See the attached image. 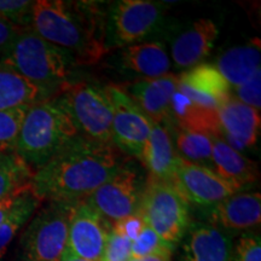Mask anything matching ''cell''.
<instances>
[{
	"instance_id": "6da1fadb",
	"label": "cell",
	"mask_w": 261,
	"mask_h": 261,
	"mask_svg": "<svg viewBox=\"0 0 261 261\" xmlns=\"http://www.w3.org/2000/svg\"><path fill=\"white\" fill-rule=\"evenodd\" d=\"M122 166L113 144L76 136L34 172L31 188L41 202H80Z\"/></svg>"
},
{
	"instance_id": "7a4b0ae2",
	"label": "cell",
	"mask_w": 261,
	"mask_h": 261,
	"mask_svg": "<svg viewBox=\"0 0 261 261\" xmlns=\"http://www.w3.org/2000/svg\"><path fill=\"white\" fill-rule=\"evenodd\" d=\"M102 3L38 0L31 29L55 46L67 51L76 64H96L109 51L107 17Z\"/></svg>"
},
{
	"instance_id": "3957f363",
	"label": "cell",
	"mask_w": 261,
	"mask_h": 261,
	"mask_svg": "<svg viewBox=\"0 0 261 261\" xmlns=\"http://www.w3.org/2000/svg\"><path fill=\"white\" fill-rule=\"evenodd\" d=\"M76 136L79 132L69 114L56 97H52L29 107L15 152L35 172Z\"/></svg>"
},
{
	"instance_id": "277c9868",
	"label": "cell",
	"mask_w": 261,
	"mask_h": 261,
	"mask_svg": "<svg viewBox=\"0 0 261 261\" xmlns=\"http://www.w3.org/2000/svg\"><path fill=\"white\" fill-rule=\"evenodd\" d=\"M2 62L40 89L47 98L57 96L70 84L76 65L67 51L39 37L31 28L21 32Z\"/></svg>"
},
{
	"instance_id": "5b68a950",
	"label": "cell",
	"mask_w": 261,
	"mask_h": 261,
	"mask_svg": "<svg viewBox=\"0 0 261 261\" xmlns=\"http://www.w3.org/2000/svg\"><path fill=\"white\" fill-rule=\"evenodd\" d=\"M75 203L46 202L22 233L16 261H60L67 250L68 226Z\"/></svg>"
},
{
	"instance_id": "8992f818",
	"label": "cell",
	"mask_w": 261,
	"mask_h": 261,
	"mask_svg": "<svg viewBox=\"0 0 261 261\" xmlns=\"http://www.w3.org/2000/svg\"><path fill=\"white\" fill-rule=\"evenodd\" d=\"M55 97L69 114L80 136L112 144L113 106L106 87L85 81L70 83Z\"/></svg>"
},
{
	"instance_id": "52a82bcc",
	"label": "cell",
	"mask_w": 261,
	"mask_h": 261,
	"mask_svg": "<svg viewBox=\"0 0 261 261\" xmlns=\"http://www.w3.org/2000/svg\"><path fill=\"white\" fill-rule=\"evenodd\" d=\"M138 213L145 224L173 249L190 226L189 203L167 181L148 179L143 189Z\"/></svg>"
},
{
	"instance_id": "ba28073f",
	"label": "cell",
	"mask_w": 261,
	"mask_h": 261,
	"mask_svg": "<svg viewBox=\"0 0 261 261\" xmlns=\"http://www.w3.org/2000/svg\"><path fill=\"white\" fill-rule=\"evenodd\" d=\"M167 5L151 0H121L109 5L108 48L126 47L144 41L163 27Z\"/></svg>"
},
{
	"instance_id": "9c48e42d",
	"label": "cell",
	"mask_w": 261,
	"mask_h": 261,
	"mask_svg": "<svg viewBox=\"0 0 261 261\" xmlns=\"http://www.w3.org/2000/svg\"><path fill=\"white\" fill-rule=\"evenodd\" d=\"M143 189L144 184L137 168L122 163L119 171L85 201L113 226L138 213Z\"/></svg>"
},
{
	"instance_id": "30bf717a",
	"label": "cell",
	"mask_w": 261,
	"mask_h": 261,
	"mask_svg": "<svg viewBox=\"0 0 261 261\" xmlns=\"http://www.w3.org/2000/svg\"><path fill=\"white\" fill-rule=\"evenodd\" d=\"M113 106L112 144L130 156L140 159L150 135V120L121 87H106Z\"/></svg>"
},
{
	"instance_id": "8fae6325",
	"label": "cell",
	"mask_w": 261,
	"mask_h": 261,
	"mask_svg": "<svg viewBox=\"0 0 261 261\" xmlns=\"http://www.w3.org/2000/svg\"><path fill=\"white\" fill-rule=\"evenodd\" d=\"M172 185L188 203L212 207L241 189L225 180L211 167L179 160Z\"/></svg>"
},
{
	"instance_id": "7c38bea8",
	"label": "cell",
	"mask_w": 261,
	"mask_h": 261,
	"mask_svg": "<svg viewBox=\"0 0 261 261\" xmlns=\"http://www.w3.org/2000/svg\"><path fill=\"white\" fill-rule=\"evenodd\" d=\"M112 228L86 201L76 202L68 226L67 250L83 259L102 261L107 238Z\"/></svg>"
},
{
	"instance_id": "4fadbf2b",
	"label": "cell",
	"mask_w": 261,
	"mask_h": 261,
	"mask_svg": "<svg viewBox=\"0 0 261 261\" xmlns=\"http://www.w3.org/2000/svg\"><path fill=\"white\" fill-rule=\"evenodd\" d=\"M179 85L178 74H167L156 79H140L130 84L125 92L150 121L172 127V99Z\"/></svg>"
},
{
	"instance_id": "5bb4252c",
	"label": "cell",
	"mask_w": 261,
	"mask_h": 261,
	"mask_svg": "<svg viewBox=\"0 0 261 261\" xmlns=\"http://www.w3.org/2000/svg\"><path fill=\"white\" fill-rule=\"evenodd\" d=\"M219 27L211 18H198L174 35L171 62L177 69L188 70L203 63L213 51Z\"/></svg>"
},
{
	"instance_id": "9a60e30c",
	"label": "cell",
	"mask_w": 261,
	"mask_h": 261,
	"mask_svg": "<svg viewBox=\"0 0 261 261\" xmlns=\"http://www.w3.org/2000/svg\"><path fill=\"white\" fill-rule=\"evenodd\" d=\"M217 112L220 137L234 150L242 152L259 142L260 112L231 96L218 107Z\"/></svg>"
},
{
	"instance_id": "2e32d148",
	"label": "cell",
	"mask_w": 261,
	"mask_h": 261,
	"mask_svg": "<svg viewBox=\"0 0 261 261\" xmlns=\"http://www.w3.org/2000/svg\"><path fill=\"white\" fill-rule=\"evenodd\" d=\"M179 261H232V240L210 223H194L181 238Z\"/></svg>"
},
{
	"instance_id": "e0dca14e",
	"label": "cell",
	"mask_w": 261,
	"mask_h": 261,
	"mask_svg": "<svg viewBox=\"0 0 261 261\" xmlns=\"http://www.w3.org/2000/svg\"><path fill=\"white\" fill-rule=\"evenodd\" d=\"M212 225L234 232H249L261 223L260 192H237L212 205L210 212Z\"/></svg>"
},
{
	"instance_id": "ac0fdd59",
	"label": "cell",
	"mask_w": 261,
	"mask_h": 261,
	"mask_svg": "<svg viewBox=\"0 0 261 261\" xmlns=\"http://www.w3.org/2000/svg\"><path fill=\"white\" fill-rule=\"evenodd\" d=\"M178 90L192 102L218 109L231 96V86L213 64L201 63L179 74Z\"/></svg>"
},
{
	"instance_id": "d6986e66",
	"label": "cell",
	"mask_w": 261,
	"mask_h": 261,
	"mask_svg": "<svg viewBox=\"0 0 261 261\" xmlns=\"http://www.w3.org/2000/svg\"><path fill=\"white\" fill-rule=\"evenodd\" d=\"M140 160L150 173L149 178L172 184L180 158L175 151L171 132L165 126L150 121V135Z\"/></svg>"
},
{
	"instance_id": "ffe728a7",
	"label": "cell",
	"mask_w": 261,
	"mask_h": 261,
	"mask_svg": "<svg viewBox=\"0 0 261 261\" xmlns=\"http://www.w3.org/2000/svg\"><path fill=\"white\" fill-rule=\"evenodd\" d=\"M120 64L123 69L143 76V79H156L169 74L172 68L171 57L161 41H142L122 48Z\"/></svg>"
},
{
	"instance_id": "44dd1931",
	"label": "cell",
	"mask_w": 261,
	"mask_h": 261,
	"mask_svg": "<svg viewBox=\"0 0 261 261\" xmlns=\"http://www.w3.org/2000/svg\"><path fill=\"white\" fill-rule=\"evenodd\" d=\"M231 87L240 86L261 73L260 40L253 39L224 51L213 64Z\"/></svg>"
},
{
	"instance_id": "7402d4cb",
	"label": "cell",
	"mask_w": 261,
	"mask_h": 261,
	"mask_svg": "<svg viewBox=\"0 0 261 261\" xmlns=\"http://www.w3.org/2000/svg\"><path fill=\"white\" fill-rule=\"evenodd\" d=\"M212 166V169L221 178L232 182L241 190L259 180L256 163L234 150L220 137H213Z\"/></svg>"
},
{
	"instance_id": "603a6c76",
	"label": "cell",
	"mask_w": 261,
	"mask_h": 261,
	"mask_svg": "<svg viewBox=\"0 0 261 261\" xmlns=\"http://www.w3.org/2000/svg\"><path fill=\"white\" fill-rule=\"evenodd\" d=\"M171 110L172 126L197 130L212 137H220L218 109L192 102L184 93L177 90L173 96Z\"/></svg>"
},
{
	"instance_id": "cb8c5ba5",
	"label": "cell",
	"mask_w": 261,
	"mask_h": 261,
	"mask_svg": "<svg viewBox=\"0 0 261 261\" xmlns=\"http://www.w3.org/2000/svg\"><path fill=\"white\" fill-rule=\"evenodd\" d=\"M45 99L50 98L10 65L0 62V112L33 106Z\"/></svg>"
},
{
	"instance_id": "d4e9b609",
	"label": "cell",
	"mask_w": 261,
	"mask_h": 261,
	"mask_svg": "<svg viewBox=\"0 0 261 261\" xmlns=\"http://www.w3.org/2000/svg\"><path fill=\"white\" fill-rule=\"evenodd\" d=\"M173 133V144L179 158L185 161L210 167L212 165L213 137L181 127L172 126L168 129Z\"/></svg>"
},
{
	"instance_id": "484cf974",
	"label": "cell",
	"mask_w": 261,
	"mask_h": 261,
	"mask_svg": "<svg viewBox=\"0 0 261 261\" xmlns=\"http://www.w3.org/2000/svg\"><path fill=\"white\" fill-rule=\"evenodd\" d=\"M34 172L16 152L0 155V201L31 189Z\"/></svg>"
},
{
	"instance_id": "4316f807",
	"label": "cell",
	"mask_w": 261,
	"mask_h": 261,
	"mask_svg": "<svg viewBox=\"0 0 261 261\" xmlns=\"http://www.w3.org/2000/svg\"><path fill=\"white\" fill-rule=\"evenodd\" d=\"M41 201L33 194L32 188L24 191L18 203L12 210L6 219L0 224V260L5 255L6 250L18 231L28 223L29 219L40 207Z\"/></svg>"
},
{
	"instance_id": "83f0119b",
	"label": "cell",
	"mask_w": 261,
	"mask_h": 261,
	"mask_svg": "<svg viewBox=\"0 0 261 261\" xmlns=\"http://www.w3.org/2000/svg\"><path fill=\"white\" fill-rule=\"evenodd\" d=\"M29 107L22 106L0 112V155L15 152L19 128Z\"/></svg>"
},
{
	"instance_id": "f1b7e54d",
	"label": "cell",
	"mask_w": 261,
	"mask_h": 261,
	"mask_svg": "<svg viewBox=\"0 0 261 261\" xmlns=\"http://www.w3.org/2000/svg\"><path fill=\"white\" fill-rule=\"evenodd\" d=\"M173 248L161 240V237L148 225L143 228L142 232L135 241H132V257H142L152 255V254H169L172 255Z\"/></svg>"
},
{
	"instance_id": "f546056e",
	"label": "cell",
	"mask_w": 261,
	"mask_h": 261,
	"mask_svg": "<svg viewBox=\"0 0 261 261\" xmlns=\"http://www.w3.org/2000/svg\"><path fill=\"white\" fill-rule=\"evenodd\" d=\"M33 5L31 0H0V18L21 28H31Z\"/></svg>"
},
{
	"instance_id": "4dcf8cb0",
	"label": "cell",
	"mask_w": 261,
	"mask_h": 261,
	"mask_svg": "<svg viewBox=\"0 0 261 261\" xmlns=\"http://www.w3.org/2000/svg\"><path fill=\"white\" fill-rule=\"evenodd\" d=\"M232 261H261V240L254 231L243 232L232 244Z\"/></svg>"
},
{
	"instance_id": "1f68e13d",
	"label": "cell",
	"mask_w": 261,
	"mask_h": 261,
	"mask_svg": "<svg viewBox=\"0 0 261 261\" xmlns=\"http://www.w3.org/2000/svg\"><path fill=\"white\" fill-rule=\"evenodd\" d=\"M132 259V242L112 228L108 234L102 261H128Z\"/></svg>"
},
{
	"instance_id": "d6a6232c",
	"label": "cell",
	"mask_w": 261,
	"mask_h": 261,
	"mask_svg": "<svg viewBox=\"0 0 261 261\" xmlns=\"http://www.w3.org/2000/svg\"><path fill=\"white\" fill-rule=\"evenodd\" d=\"M231 97L241 103L260 112L261 108V73L256 74L253 79L240 86L231 87Z\"/></svg>"
},
{
	"instance_id": "836d02e7",
	"label": "cell",
	"mask_w": 261,
	"mask_h": 261,
	"mask_svg": "<svg viewBox=\"0 0 261 261\" xmlns=\"http://www.w3.org/2000/svg\"><path fill=\"white\" fill-rule=\"evenodd\" d=\"M145 221L142 218V215L139 213H136L130 215L128 218H125V219L117 221V223L113 224L112 228L116 232H119L122 236L128 238V240L132 242L135 241L138 234L142 232L143 228L145 227Z\"/></svg>"
},
{
	"instance_id": "e575fe53",
	"label": "cell",
	"mask_w": 261,
	"mask_h": 261,
	"mask_svg": "<svg viewBox=\"0 0 261 261\" xmlns=\"http://www.w3.org/2000/svg\"><path fill=\"white\" fill-rule=\"evenodd\" d=\"M24 28L0 18V62L4 60Z\"/></svg>"
},
{
	"instance_id": "d590c367",
	"label": "cell",
	"mask_w": 261,
	"mask_h": 261,
	"mask_svg": "<svg viewBox=\"0 0 261 261\" xmlns=\"http://www.w3.org/2000/svg\"><path fill=\"white\" fill-rule=\"evenodd\" d=\"M27 190H29V189H27ZM27 190H24V191H27ZM24 191L19 192V194L12 195V196H10V197L5 198V200L0 201V224H2L3 221H4L6 218L9 217L10 213L12 212V210L16 207V204L18 203L19 198H21V196Z\"/></svg>"
},
{
	"instance_id": "8d00e7d4",
	"label": "cell",
	"mask_w": 261,
	"mask_h": 261,
	"mask_svg": "<svg viewBox=\"0 0 261 261\" xmlns=\"http://www.w3.org/2000/svg\"><path fill=\"white\" fill-rule=\"evenodd\" d=\"M171 256L169 254H152V255L142 257L139 261H171Z\"/></svg>"
},
{
	"instance_id": "74e56055",
	"label": "cell",
	"mask_w": 261,
	"mask_h": 261,
	"mask_svg": "<svg viewBox=\"0 0 261 261\" xmlns=\"http://www.w3.org/2000/svg\"><path fill=\"white\" fill-rule=\"evenodd\" d=\"M60 261H93V260H87V259H83V257H79L74 254H71L68 250H65V253L63 254V256L61 257Z\"/></svg>"
}]
</instances>
